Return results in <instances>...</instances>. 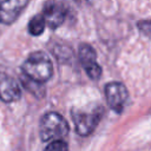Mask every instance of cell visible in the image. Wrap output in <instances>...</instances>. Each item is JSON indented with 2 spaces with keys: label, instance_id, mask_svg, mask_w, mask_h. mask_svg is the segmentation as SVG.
Wrapping results in <instances>:
<instances>
[{
  "label": "cell",
  "instance_id": "obj_1",
  "mask_svg": "<svg viewBox=\"0 0 151 151\" xmlns=\"http://www.w3.org/2000/svg\"><path fill=\"white\" fill-rule=\"evenodd\" d=\"M21 68L26 77L38 83L47 81L53 73V64L50 57L42 51H37L29 54Z\"/></svg>",
  "mask_w": 151,
  "mask_h": 151
},
{
  "label": "cell",
  "instance_id": "obj_2",
  "mask_svg": "<svg viewBox=\"0 0 151 151\" xmlns=\"http://www.w3.org/2000/svg\"><path fill=\"white\" fill-rule=\"evenodd\" d=\"M39 133L42 140H59L68 133V124L61 114L48 112L42 116L39 125Z\"/></svg>",
  "mask_w": 151,
  "mask_h": 151
},
{
  "label": "cell",
  "instance_id": "obj_3",
  "mask_svg": "<svg viewBox=\"0 0 151 151\" xmlns=\"http://www.w3.org/2000/svg\"><path fill=\"white\" fill-rule=\"evenodd\" d=\"M103 116V109L100 106L91 109L90 111L72 110V119L76 126V131L80 136H88L98 125Z\"/></svg>",
  "mask_w": 151,
  "mask_h": 151
},
{
  "label": "cell",
  "instance_id": "obj_4",
  "mask_svg": "<svg viewBox=\"0 0 151 151\" xmlns=\"http://www.w3.org/2000/svg\"><path fill=\"white\" fill-rule=\"evenodd\" d=\"M105 96L109 106L117 113L123 112L126 106L129 93L126 87L120 83H109L105 86Z\"/></svg>",
  "mask_w": 151,
  "mask_h": 151
},
{
  "label": "cell",
  "instance_id": "obj_5",
  "mask_svg": "<svg viewBox=\"0 0 151 151\" xmlns=\"http://www.w3.org/2000/svg\"><path fill=\"white\" fill-rule=\"evenodd\" d=\"M79 59H80L81 65L84 66L87 76L91 79L97 80V79L100 78V76H101V67L96 61L97 54H96L94 48L91 45L81 44L79 46Z\"/></svg>",
  "mask_w": 151,
  "mask_h": 151
},
{
  "label": "cell",
  "instance_id": "obj_6",
  "mask_svg": "<svg viewBox=\"0 0 151 151\" xmlns=\"http://www.w3.org/2000/svg\"><path fill=\"white\" fill-rule=\"evenodd\" d=\"M29 0H0V22L9 25L17 20Z\"/></svg>",
  "mask_w": 151,
  "mask_h": 151
},
{
  "label": "cell",
  "instance_id": "obj_7",
  "mask_svg": "<svg viewBox=\"0 0 151 151\" xmlns=\"http://www.w3.org/2000/svg\"><path fill=\"white\" fill-rule=\"evenodd\" d=\"M21 97L18 83L6 73L0 72V99L5 103L17 101Z\"/></svg>",
  "mask_w": 151,
  "mask_h": 151
},
{
  "label": "cell",
  "instance_id": "obj_8",
  "mask_svg": "<svg viewBox=\"0 0 151 151\" xmlns=\"http://www.w3.org/2000/svg\"><path fill=\"white\" fill-rule=\"evenodd\" d=\"M42 15H44L45 21H46L48 27L57 28L65 20V18H66V9L60 4H48L44 8Z\"/></svg>",
  "mask_w": 151,
  "mask_h": 151
},
{
  "label": "cell",
  "instance_id": "obj_9",
  "mask_svg": "<svg viewBox=\"0 0 151 151\" xmlns=\"http://www.w3.org/2000/svg\"><path fill=\"white\" fill-rule=\"evenodd\" d=\"M45 18L44 15H35L28 22V31L32 35H40L45 29Z\"/></svg>",
  "mask_w": 151,
  "mask_h": 151
},
{
  "label": "cell",
  "instance_id": "obj_10",
  "mask_svg": "<svg viewBox=\"0 0 151 151\" xmlns=\"http://www.w3.org/2000/svg\"><path fill=\"white\" fill-rule=\"evenodd\" d=\"M45 151H67V144L63 140H52L45 149Z\"/></svg>",
  "mask_w": 151,
  "mask_h": 151
},
{
  "label": "cell",
  "instance_id": "obj_11",
  "mask_svg": "<svg viewBox=\"0 0 151 151\" xmlns=\"http://www.w3.org/2000/svg\"><path fill=\"white\" fill-rule=\"evenodd\" d=\"M138 28L144 35H146V37H149L151 39V20H142V21H139L138 22Z\"/></svg>",
  "mask_w": 151,
  "mask_h": 151
}]
</instances>
